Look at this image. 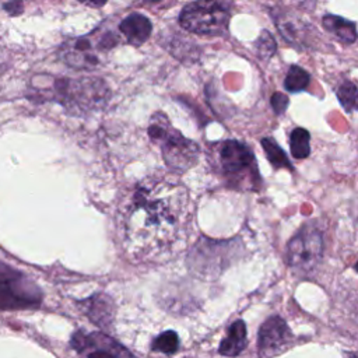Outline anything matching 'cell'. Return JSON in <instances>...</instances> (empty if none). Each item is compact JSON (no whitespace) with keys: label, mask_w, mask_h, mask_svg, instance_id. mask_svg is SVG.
<instances>
[{"label":"cell","mask_w":358,"mask_h":358,"mask_svg":"<svg viewBox=\"0 0 358 358\" xmlns=\"http://www.w3.org/2000/svg\"><path fill=\"white\" fill-rule=\"evenodd\" d=\"M189 221L187 190L172 179H143L117 211L123 249L133 259L144 262L168 256L182 241Z\"/></svg>","instance_id":"1"},{"label":"cell","mask_w":358,"mask_h":358,"mask_svg":"<svg viewBox=\"0 0 358 358\" xmlns=\"http://www.w3.org/2000/svg\"><path fill=\"white\" fill-rule=\"evenodd\" d=\"M150 137L159 143L162 157L166 165L175 171H186L193 166L199 158V145L175 130L168 117L157 112L152 115L148 126Z\"/></svg>","instance_id":"2"},{"label":"cell","mask_w":358,"mask_h":358,"mask_svg":"<svg viewBox=\"0 0 358 358\" xmlns=\"http://www.w3.org/2000/svg\"><path fill=\"white\" fill-rule=\"evenodd\" d=\"M229 10L220 0H194L179 14V25L197 35H222L229 25Z\"/></svg>","instance_id":"3"},{"label":"cell","mask_w":358,"mask_h":358,"mask_svg":"<svg viewBox=\"0 0 358 358\" xmlns=\"http://www.w3.org/2000/svg\"><path fill=\"white\" fill-rule=\"evenodd\" d=\"M42 291L24 273L0 262V309L36 308Z\"/></svg>","instance_id":"4"},{"label":"cell","mask_w":358,"mask_h":358,"mask_svg":"<svg viewBox=\"0 0 358 358\" xmlns=\"http://www.w3.org/2000/svg\"><path fill=\"white\" fill-rule=\"evenodd\" d=\"M323 255L322 231L313 224H305L289 241L287 263L298 273L312 271Z\"/></svg>","instance_id":"5"},{"label":"cell","mask_w":358,"mask_h":358,"mask_svg":"<svg viewBox=\"0 0 358 358\" xmlns=\"http://www.w3.org/2000/svg\"><path fill=\"white\" fill-rule=\"evenodd\" d=\"M57 92L69 106L81 109L99 108L106 102L109 95L106 84L99 78L87 80H59L56 83Z\"/></svg>","instance_id":"6"},{"label":"cell","mask_w":358,"mask_h":358,"mask_svg":"<svg viewBox=\"0 0 358 358\" xmlns=\"http://www.w3.org/2000/svg\"><path fill=\"white\" fill-rule=\"evenodd\" d=\"M220 171L234 182L239 183L250 175L256 179L257 169L250 148L236 140H225L220 143L217 150Z\"/></svg>","instance_id":"7"},{"label":"cell","mask_w":358,"mask_h":358,"mask_svg":"<svg viewBox=\"0 0 358 358\" xmlns=\"http://www.w3.org/2000/svg\"><path fill=\"white\" fill-rule=\"evenodd\" d=\"M70 345L78 358H136L126 347L99 331L77 330L71 336Z\"/></svg>","instance_id":"8"},{"label":"cell","mask_w":358,"mask_h":358,"mask_svg":"<svg viewBox=\"0 0 358 358\" xmlns=\"http://www.w3.org/2000/svg\"><path fill=\"white\" fill-rule=\"evenodd\" d=\"M292 334L281 317L267 319L259 330V352L262 358H270L282 352L291 343Z\"/></svg>","instance_id":"9"},{"label":"cell","mask_w":358,"mask_h":358,"mask_svg":"<svg viewBox=\"0 0 358 358\" xmlns=\"http://www.w3.org/2000/svg\"><path fill=\"white\" fill-rule=\"evenodd\" d=\"M94 48L96 46L91 42L90 36L76 38L63 45L62 59L74 69H94L99 63Z\"/></svg>","instance_id":"10"},{"label":"cell","mask_w":358,"mask_h":358,"mask_svg":"<svg viewBox=\"0 0 358 358\" xmlns=\"http://www.w3.org/2000/svg\"><path fill=\"white\" fill-rule=\"evenodd\" d=\"M119 29L130 45L141 46L150 38L152 24L145 15L140 13H131L126 18H123Z\"/></svg>","instance_id":"11"},{"label":"cell","mask_w":358,"mask_h":358,"mask_svg":"<svg viewBox=\"0 0 358 358\" xmlns=\"http://www.w3.org/2000/svg\"><path fill=\"white\" fill-rule=\"evenodd\" d=\"M246 347V326L242 320H236L231 324L227 336L222 338L218 351L225 357L239 355Z\"/></svg>","instance_id":"12"},{"label":"cell","mask_w":358,"mask_h":358,"mask_svg":"<svg viewBox=\"0 0 358 358\" xmlns=\"http://www.w3.org/2000/svg\"><path fill=\"white\" fill-rule=\"evenodd\" d=\"M322 24L326 31L331 32L344 43H354L357 41V28L352 21H348L338 15L327 14L323 17Z\"/></svg>","instance_id":"13"},{"label":"cell","mask_w":358,"mask_h":358,"mask_svg":"<svg viewBox=\"0 0 358 358\" xmlns=\"http://www.w3.org/2000/svg\"><path fill=\"white\" fill-rule=\"evenodd\" d=\"M291 154L296 159L306 158L310 154V134L306 129L296 127L289 134Z\"/></svg>","instance_id":"14"},{"label":"cell","mask_w":358,"mask_h":358,"mask_svg":"<svg viewBox=\"0 0 358 358\" xmlns=\"http://www.w3.org/2000/svg\"><path fill=\"white\" fill-rule=\"evenodd\" d=\"M309 83H310V76L305 69H302L296 64L289 66L287 76L284 78V88L288 92H292V94L301 92V91L306 90Z\"/></svg>","instance_id":"15"},{"label":"cell","mask_w":358,"mask_h":358,"mask_svg":"<svg viewBox=\"0 0 358 358\" xmlns=\"http://www.w3.org/2000/svg\"><path fill=\"white\" fill-rule=\"evenodd\" d=\"M263 150L266 152L267 159L275 166V168H291L289 161L285 155V152L278 147V144L273 138H263L262 140Z\"/></svg>","instance_id":"16"},{"label":"cell","mask_w":358,"mask_h":358,"mask_svg":"<svg viewBox=\"0 0 358 358\" xmlns=\"http://www.w3.org/2000/svg\"><path fill=\"white\" fill-rule=\"evenodd\" d=\"M336 95L340 101V105L347 110V112H354L357 108V85L345 80L336 91Z\"/></svg>","instance_id":"17"},{"label":"cell","mask_w":358,"mask_h":358,"mask_svg":"<svg viewBox=\"0 0 358 358\" xmlns=\"http://www.w3.org/2000/svg\"><path fill=\"white\" fill-rule=\"evenodd\" d=\"M275 52H277L275 39L273 38V35L268 31L263 29L262 34L259 35V38L255 41V53H256V56L262 60H267Z\"/></svg>","instance_id":"18"},{"label":"cell","mask_w":358,"mask_h":358,"mask_svg":"<svg viewBox=\"0 0 358 358\" xmlns=\"http://www.w3.org/2000/svg\"><path fill=\"white\" fill-rule=\"evenodd\" d=\"M154 351L162 352V354H173L179 348V338L178 334L172 330L161 333L157 338H154L151 344Z\"/></svg>","instance_id":"19"},{"label":"cell","mask_w":358,"mask_h":358,"mask_svg":"<svg viewBox=\"0 0 358 358\" xmlns=\"http://www.w3.org/2000/svg\"><path fill=\"white\" fill-rule=\"evenodd\" d=\"M270 102H271V108L274 109V112L277 115H282L287 110L288 103H289L288 96L285 94H282V92H274L271 99H270Z\"/></svg>","instance_id":"20"},{"label":"cell","mask_w":358,"mask_h":358,"mask_svg":"<svg viewBox=\"0 0 358 358\" xmlns=\"http://www.w3.org/2000/svg\"><path fill=\"white\" fill-rule=\"evenodd\" d=\"M4 8H6L7 11H10V13L14 15V14H20V13H21L22 4H21L20 0H11L10 3H7V4L4 6Z\"/></svg>","instance_id":"21"},{"label":"cell","mask_w":358,"mask_h":358,"mask_svg":"<svg viewBox=\"0 0 358 358\" xmlns=\"http://www.w3.org/2000/svg\"><path fill=\"white\" fill-rule=\"evenodd\" d=\"M78 1L91 7H102L108 0H78Z\"/></svg>","instance_id":"22"},{"label":"cell","mask_w":358,"mask_h":358,"mask_svg":"<svg viewBox=\"0 0 358 358\" xmlns=\"http://www.w3.org/2000/svg\"><path fill=\"white\" fill-rule=\"evenodd\" d=\"M144 1H150V3H154V1H161V0H144Z\"/></svg>","instance_id":"23"}]
</instances>
